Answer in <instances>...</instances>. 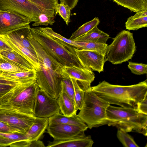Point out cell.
Returning <instances> with one entry per match:
<instances>
[{"label":"cell","instance_id":"1","mask_svg":"<svg viewBox=\"0 0 147 147\" xmlns=\"http://www.w3.org/2000/svg\"><path fill=\"white\" fill-rule=\"evenodd\" d=\"M28 38L38 59L39 68L37 70L36 82L40 89L57 99L61 90L63 67L48 54L31 33Z\"/></svg>","mask_w":147,"mask_h":147},{"label":"cell","instance_id":"2","mask_svg":"<svg viewBox=\"0 0 147 147\" xmlns=\"http://www.w3.org/2000/svg\"><path fill=\"white\" fill-rule=\"evenodd\" d=\"M91 88L110 105L136 109L138 103L147 94V81L146 80L136 84L123 86L112 84L104 80Z\"/></svg>","mask_w":147,"mask_h":147},{"label":"cell","instance_id":"3","mask_svg":"<svg viewBox=\"0 0 147 147\" xmlns=\"http://www.w3.org/2000/svg\"><path fill=\"white\" fill-rule=\"evenodd\" d=\"M40 89L36 80L17 85L0 98V109L34 116L36 96Z\"/></svg>","mask_w":147,"mask_h":147},{"label":"cell","instance_id":"4","mask_svg":"<svg viewBox=\"0 0 147 147\" xmlns=\"http://www.w3.org/2000/svg\"><path fill=\"white\" fill-rule=\"evenodd\" d=\"M30 30L33 37L49 55L62 66L85 68L77 57L74 47L46 34L40 27H30Z\"/></svg>","mask_w":147,"mask_h":147},{"label":"cell","instance_id":"5","mask_svg":"<svg viewBox=\"0 0 147 147\" xmlns=\"http://www.w3.org/2000/svg\"><path fill=\"white\" fill-rule=\"evenodd\" d=\"M105 125L127 132H136L147 136V115L139 113L135 109L110 105L107 109Z\"/></svg>","mask_w":147,"mask_h":147},{"label":"cell","instance_id":"6","mask_svg":"<svg viewBox=\"0 0 147 147\" xmlns=\"http://www.w3.org/2000/svg\"><path fill=\"white\" fill-rule=\"evenodd\" d=\"M110 104L97 95L91 87L85 92L82 107L78 115L91 129L104 125L106 110Z\"/></svg>","mask_w":147,"mask_h":147},{"label":"cell","instance_id":"7","mask_svg":"<svg viewBox=\"0 0 147 147\" xmlns=\"http://www.w3.org/2000/svg\"><path fill=\"white\" fill-rule=\"evenodd\" d=\"M113 39V42L106 49L107 61L117 65L131 59L136 51L133 34L128 30H123Z\"/></svg>","mask_w":147,"mask_h":147},{"label":"cell","instance_id":"8","mask_svg":"<svg viewBox=\"0 0 147 147\" xmlns=\"http://www.w3.org/2000/svg\"><path fill=\"white\" fill-rule=\"evenodd\" d=\"M0 11L17 13L34 22L41 13L39 7L30 0H0Z\"/></svg>","mask_w":147,"mask_h":147},{"label":"cell","instance_id":"9","mask_svg":"<svg viewBox=\"0 0 147 147\" xmlns=\"http://www.w3.org/2000/svg\"><path fill=\"white\" fill-rule=\"evenodd\" d=\"M36 117L13 111L0 109V121L25 134L35 121Z\"/></svg>","mask_w":147,"mask_h":147},{"label":"cell","instance_id":"10","mask_svg":"<svg viewBox=\"0 0 147 147\" xmlns=\"http://www.w3.org/2000/svg\"><path fill=\"white\" fill-rule=\"evenodd\" d=\"M57 99L54 98L40 89L36 96L34 116L49 118L60 112Z\"/></svg>","mask_w":147,"mask_h":147},{"label":"cell","instance_id":"11","mask_svg":"<svg viewBox=\"0 0 147 147\" xmlns=\"http://www.w3.org/2000/svg\"><path fill=\"white\" fill-rule=\"evenodd\" d=\"M77 56L85 68L100 73L104 71V64L107 61L105 54L94 50L77 49Z\"/></svg>","mask_w":147,"mask_h":147},{"label":"cell","instance_id":"12","mask_svg":"<svg viewBox=\"0 0 147 147\" xmlns=\"http://www.w3.org/2000/svg\"><path fill=\"white\" fill-rule=\"evenodd\" d=\"M30 20L17 13L0 11V35L7 34L17 29L29 24Z\"/></svg>","mask_w":147,"mask_h":147},{"label":"cell","instance_id":"13","mask_svg":"<svg viewBox=\"0 0 147 147\" xmlns=\"http://www.w3.org/2000/svg\"><path fill=\"white\" fill-rule=\"evenodd\" d=\"M88 128V127L69 125L51 123L49 124L47 130L54 139L63 140L84 134Z\"/></svg>","mask_w":147,"mask_h":147},{"label":"cell","instance_id":"14","mask_svg":"<svg viewBox=\"0 0 147 147\" xmlns=\"http://www.w3.org/2000/svg\"><path fill=\"white\" fill-rule=\"evenodd\" d=\"M63 71L67 76L76 80L81 88L85 91L91 87L95 78L92 71L86 68L65 66L63 67Z\"/></svg>","mask_w":147,"mask_h":147},{"label":"cell","instance_id":"15","mask_svg":"<svg viewBox=\"0 0 147 147\" xmlns=\"http://www.w3.org/2000/svg\"><path fill=\"white\" fill-rule=\"evenodd\" d=\"M94 142L90 136L85 134L76 137L63 140L54 139L49 141L47 147H92Z\"/></svg>","mask_w":147,"mask_h":147},{"label":"cell","instance_id":"16","mask_svg":"<svg viewBox=\"0 0 147 147\" xmlns=\"http://www.w3.org/2000/svg\"><path fill=\"white\" fill-rule=\"evenodd\" d=\"M0 38L13 50L25 57L36 70L39 68V65L37 55L33 53L29 49L9 37L7 34L0 35Z\"/></svg>","mask_w":147,"mask_h":147},{"label":"cell","instance_id":"17","mask_svg":"<svg viewBox=\"0 0 147 147\" xmlns=\"http://www.w3.org/2000/svg\"><path fill=\"white\" fill-rule=\"evenodd\" d=\"M49 124L48 118L36 117L34 121L25 134L26 141L39 140L47 130Z\"/></svg>","mask_w":147,"mask_h":147},{"label":"cell","instance_id":"18","mask_svg":"<svg viewBox=\"0 0 147 147\" xmlns=\"http://www.w3.org/2000/svg\"><path fill=\"white\" fill-rule=\"evenodd\" d=\"M29 24L16 29L8 33L7 35L28 49L36 55L35 49L29 41L28 36L30 33Z\"/></svg>","mask_w":147,"mask_h":147},{"label":"cell","instance_id":"19","mask_svg":"<svg viewBox=\"0 0 147 147\" xmlns=\"http://www.w3.org/2000/svg\"><path fill=\"white\" fill-rule=\"evenodd\" d=\"M57 100L61 114L67 116L76 114L78 110L74 102L62 88Z\"/></svg>","mask_w":147,"mask_h":147},{"label":"cell","instance_id":"20","mask_svg":"<svg viewBox=\"0 0 147 147\" xmlns=\"http://www.w3.org/2000/svg\"><path fill=\"white\" fill-rule=\"evenodd\" d=\"M48 119L49 124H62L88 127L76 114L71 116H67L59 112L48 118Z\"/></svg>","mask_w":147,"mask_h":147},{"label":"cell","instance_id":"21","mask_svg":"<svg viewBox=\"0 0 147 147\" xmlns=\"http://www.w3.org/2000/svg\"><path fill=\"white\" fill-rule=\"evenodd\" d=\"M107 34L96 27L84 35L79 37L73 40L77 42H92L101 44H106L109 38Z\"/></svg>","mask_w":147,"mask_h":147},{"label":"cell","instance_id":"22","mask_svg":"<svg viewBox=\"0 0 147 147\" xmlns=\"http://www.w3.org/2000/svg\"><path fill=\"white\" fill-rule=\"evenodd\" d=\"M127 30H136L147 26V9L136 12L127 19L125 26Z\"/></svg>","mask_w":147,"mask_h":147},{"label":"cell","instance_id":"23","mask_svg":"<svg viewBox=\"0 0 147 147\" xmlns=\"http://www.w3.org/2000/svg\"><path fill=\"white\" fill-rule=\"evenodd\" d=\"M25 134L19 133L0 132V147H18L21 142L26 141Z\"/></svg>","mask_w":147,"mask_h":147},{"label":"cell","instance_id":"24","mask_svg":"<svg viewBox=\"0 0 147 147\" xmlns=\"http://www.w3.org/2000/svg\"><path fill=\"white\" fill-rule=\"evenodd\" d=\"M0 55L29 70L35 69L25 57L12 49L10 50H0Z\"/></svg>","mask_w":147,"mask_h":147},{"label":"cell","instance_id":"25","mask_svg":"<svg viewBox=\"0 0 147 147\" xmlns=\"http://www.w3.org/2000/svg\"><path fill=\"white\" fill-rule=\"evenodd\" d=\"M0 76L23 83L36 80L37 70L34 69L31 70L23 72L0 74Z\"/></svg>","mask_w":147,"mask_h":147},{"label":"cell","instance_id":"26","mask_svg":"<svg viewBox=\"0 0 147 147\" xmlns=\"http://www.w3.org/2000/svg\"><path fill=\"white\" fill-rule=\"evenodd\" d=\"M28 71L29 70L0 55V74L13 73Z\"/></svg>","mask_w":147,"mask_h":147},{"label":"cell","instance_id":"27","mask_svg":"<svg viewBox=\"0 0 147 147\" xmlns=\"http://www.w3.org/2000/svg\"><path fill=\"white\" fill-rule=\"evenodd\" d=\"M40 8L41 14L55 17V7L58 0H30Z\"/></svg>","mask_w":147,"mask_h":147},{"label":"cell","instance_id":"28","mask_svg":"<svg viewBox=\"0 0 147 147\" xmlns=\"http://www.w3.org/2000/svg\"><path fill=\"white\" fill-rule=\"evenodd\" d=\"M109 0L112 1L118 5L129 9L131 12H137L147 9L144 6V0Z\"/></svg>","mask_w":147,"mask_h":147},{"label":"cell","instance_id":"29","mask_svg":"<svg viewBox=\"0 0 147 147\" xmlns=\"http://www.w3.org/2000/svg\"><path fill=\"white\" fill-rule=\"evenodd\" d=\"M100 22L99 19L97 17H96L92 20L86 22L74 32L69 39L74 40L84 35L94 28L97 26Z\"/></svg>","mask_w":147,"mask_h":147},{"label":"cell","instance_id":"30","mask_svg":"<svg viewBox=\"0 0 147 147\" xmlns=\"http://www.w3.org/2000/svg\"><path fill=\"white\" fill-rule=\"evenodd\" d=\"M70 78L74 88L75 104L77 110H80L83 104L85 91L81 88L76 80Z\"/></svg>","mask_w":147,"mask_h":147},{"label":"cell","instance_id":"31","mask_svg":"<svg viewBox=\"0 0 147 147\" xmlns=\"http://www.w3.org/2000/svg\"><path fill=\"white\" fill-rule=\"evenodd\" d=\"M127 133L118 129L117 136L123 146L125 147H139L133 138Z\"/></svg>","mask_w":147,"mask_h":147},{"label":"cell","instance_id":"32","mask_svg":"<svg viewBox=\"0 0 147 147\" xmlns=\"http://www.w3.org/2000/svg\"><path fill=\"white\" fill-rule=\"evenodd\" d=\"M40 28L46 34L62 40L71 45L77 49H79V42L67 38L60 34L54 32L51 28L40 27Z\"/></svg>","mask_w":147,"mask_h":147},{"label":"cell","instance_id":"33","mask_svg":"<svg viewBox=\"0 0 147 147\" xmlns=\"http://www.w3.org/2000/svg\"><path fill=\"white\" fill-rule=\"evenodd\" d=\"M71 10L69 7L63 2H60V3H58L56 6L55 16L58 13L68 26L70 22Z\"/></svg>","mask_w":147,"mask_h":147},{"label":"cell","instance_id":"34","mask_svg":"<svg viewBox=\"0 0 147 147\" xmlns=\"http://www.w3.org/2000/svg\"><path fill=\"white\" fill-rule=\"evenodd\" d=\"M61 88L74 102V90L70 78L62 71Z\"/></svg>","mask_w":147,"mask_h":147},{"label":"cell","instance_id":"35","mask_svg":"<svg viewBox=\"0 0 147 147\" xmlns=\"http://www.w3.org/2000/svg\"><path fill=\"white\" fill-rule=\"evenodd\" d=\"M128 67L131 73L134 74L141 75L147 74V65L146 64L129 61Z\"/></svg>","mask_w":147,"mask_h":147},{"label":"cell","instance_id":"36","mask_svg":"<svg viewBox=\"0 0 147 147\" xmlns=\"http://www.w3.org/2000/svg\"><path fill=\"white\" fill-rule=\"evenodd\" d=\"M55 17L40 14L38 18L37 22L32 24L33 26H37L42 25L45 26L49 25H53L55 22Z\"/></svg>","mask_w":147,"mask_h":147},{"label":"cell","instance_id":"37","mask_svg":"<svg viewBox=\"0 0 147 147\" xmlns=\"http://www.w3.org/2000/svg\"><path fill=\"white\" fill-rule=\"evenodd\" d=\"M136 110L139 113L147 115V94L138 103Z\"/></svg>","mask_w":147,"mask_h":147},{"label":"cell","instance_id":"38","mask_svg":"<svg viewBox=\"0 0 147 147\" xmlns=\"http://www.w3.org/2000/svg\"><path fill=\"white\" fill-rule=\"evenodd\" d=\"M0 132L6 133H21L18 130L10 127L6 123L1 121H0Z\"/></svg>","mask_w":147,"mask_h":147},{"label":"cell","instance_id":"39","mask_svg":"<svg viewBox=\"0 0 147 147\" xmlns=\"http://www.w3.org/2000/svg\"><path fill=\"white\" fill-rule=\"evenodd\" d=\"M17 85L0 84V98Z\"/></svg>","mask_w":147,"mask_h":147},{"label":"cell","instance_id":"40","mask_svg":"<svg viewBox=\"0 0 147 147\" xmlns=\"http://www.w3.org/2000/svg\"><path fill=\"white\" fill-rule=\"evenodd\" d=\"M21 84L12 79L0 76V84L18 85Z\"/></svg>","mask_w":147,"mask_h":147},{"label":"cell","instance_id":"41","mask_svg":"<svg viewBox=\"0 0 147 147\" xmlns=\"http://www.w3.org/2000/svg\"><path fill=\"white\" fill-rule=\"evenodd\" d=\"M60 2H63L67 5L70 9L72 10L77 5L79 0H59Z\"/></svg>","mask_w":147,"mask_h":147},{"label":"cell","instance_id":"42","mask_svg":"<svg viewBox=\"0 0 147 147\" xmlns=\"http://www.w3.org/2000/svg\"><path fill=\"white\" fill-rule=\"evenodd\" d=\"M30 142L29 147H45V146L43 142L37 140Z\"/></svg>","mask_w":147,"mask_h":147},{"label":"cell","instance_id":"43","mask_svg":"<svg viewBox=\"0 0 147 147\" xmlns=\"http://www.w3.org/2000/svg\"><path fill=\"white\" fill-rule=\"evenodd\" d=\"M12 49L6 43L0 38V50H10Z\"/></svg>","mask_w":147,"mask_h":147}]
</instances>
